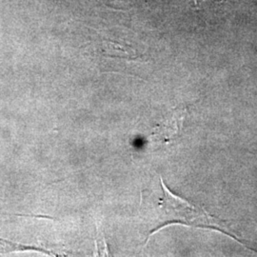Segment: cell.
<instances>
[{
    "label": "cell",
    "instance_id": "cell-3",
    "mask_svg": "<svg viewBox=\"0 0 257 257\" xmlns=\"http://www.w3.org/2000/svg\"><path fill=\"white\" fill-rule=\"evenodd\" d=\"M26 249H36L38 251H44L43 249H39L34 247H27L25 245H20V244L13 243L7 240L0 238V252H10L15 250H26Z\"/></svg>",
    "mask_w": 257,
    "mask_h": 257
},
{
    "label": "cell",
    "instance_id": "cell-4",
    "mask_svg": "<svg viewBox=\"0 0 257 257\" xmlns=\"http://www.w3.org/2000/svg\"><path fill=\"white\" fill-rule=\"evenodd\" d=\"M102 2L110 7L120 9V6L123 4V0H101Z\"/></svg>",
    "mask_w": 257,
    "mask_h": 257
},
{
    "label": "cell",
    "instance_id": "cell-2",
    "mask_svg": "<svg viewBox=\"0 0 257 257\" xmlns=\"http://www.w3.org/2000/svg\"><path fill=\"white\" fill-rule=\"evenodd\" d=\"M98 52L104 56L118 59H133L135 58V50L126 44L109 39H103L97 44Z\"/></svg>",
    "mask_w": 257,
    "mask_h": 257
},
{
    "label": "cell",
    "instance_id": "cell-1",
    "mask_svg": "<svg viewBox=\"0 0 257 257\" xmlns=\"http://www.w3.org/2000/svg\"><path fill=\"white\" fill-rule=\"evenodd\" d=\"M160 184L162 192L154 208V221L156 225L151 234L166 225L177 223L194 228L217 230L224 234H228L241 244L248 245L243 239L239 238L226 221L211 216L203 208H197L171 193L163 182L162 177H160Z\"/></svg>",
    "mask_w": 257,
    "mask_h": 257
}]
</instances>
